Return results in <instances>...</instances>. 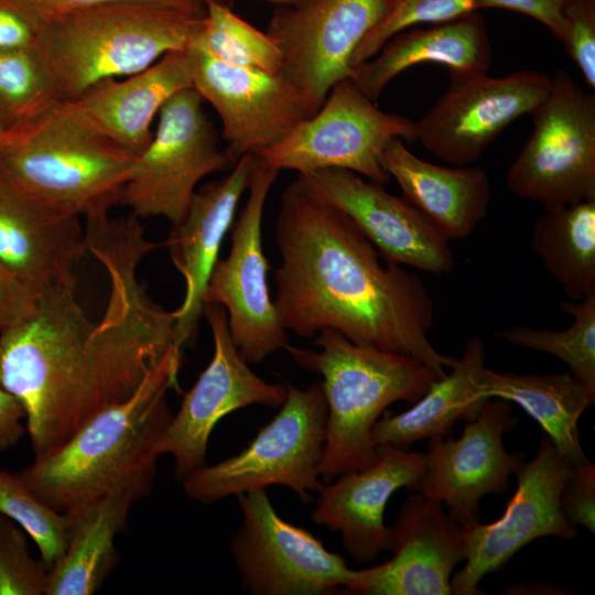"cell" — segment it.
<instances>
[{
	"mask_svg": "<svg viewBox=\"0 0 595 595\" xmlns=\"http://www.w3.org/2000/svg\"><path fill=\"white\" fill-rule=\"evenodd\" d=\"M108 213L86 217L85 229L87 251L110 282L102 318H88L73 277L40 291L33 313L0 332V385L24 407L35 458L129 399L163 356L177 349L175 312L152 301L137 277L158 244L144 237L137 216Z\"/></svg>",
	"mask_w": 595,
	"mask_h": 595,
	"instance_id": "obj_1",
	"label": "cell"
},
{
	"mask_svg": "<svg viewBox=\"0 0 595 595\" xmlns=\"http://www.w3.org/2000/svg\"><path fill=\"white\" fill-rule=\"evenodd\" d=\"M280 264L273 305L300 337L329 328L349 340L411 356L443 378L455 361L428 334L434 302L422 280L385 259L351 218L300 176L275 220Z\"/></svg>",
	"mask_w": 595,
	"mask_h": 595,
	"instance_id": "obj_2",
	"label": "cell"
},
{
	"mask_svg": "<svg viewBox=\"0 0 595 595\" xmlns=\"http://www.w3.org/2000/svg\"><path fill=\"white\" fill-rule=\"evenodd\" d=\"M183 353L172 348L137 391L89 420L63 445L15 475L51 508L72 507L111 494L134 501L151 491L156 445L171 414L166 394L178 390Z\"/></svg>",
	"mask_w": 595,
	"mask_h": 595,
	"instance_id": "obj_3",
	"label": "cell"
},
{
	"mask_svg": "<svg viewBox=\"0 0 595 595\" xmlns=\"http://www.w3.org/2000/svg\"><path fill=\"white\" fill-rule=\"evenodd\" d=\"M203 18L155 3L106 4L42 20L33 51L55 100L67 102L185 51Z\"/></svg>",
	"mask_w": 595,
	"mask_h": 595,
	"instance_id": "obj_4",
	"label": "cell"
},
{
	"mask_svg": "<svg viewBox=\"0 0 595 595\" xmlns=\"http://www.w3.org/2000/svg\"><path fill=\"white\" fill-rule=\"evenodd\" d=\"M314 345L285 350L302 369L321 376L327 405L326 435L318 474L328 484L378 458L372 428L392 403H414L440 379L420 360L399 353L356 344L325 328Z\"/></svg>",
	"mask_w": 595,
	"mask_h": 595,
	"instance_id": "obj_5",
	"label": "cell"
},
{
	"mask_svg": "<svg viewBox=\"0 0 595 595\" xmlns=\"http://www.w3.org/2000/svg\"><path fill=\"white\" fill-rule=\"evenodd\" d=\"M138 155L68 113L60 102L8 130L0 167L45 202L77 216L119 204Z\"/></svg>",
	"mask_w": 595,
	"mask_h": 595,
	"instance_id": "obj_6",
	"label": "cell"
},
{
	"mask_svg": "<svg viewBox=\"0 0 595 595\" xmlns=\"http://www.w3.org/2000/svg\"><path fill=\"white\" fill-rule=\"evenodd\" d=\"M278 414L237 455L203 466L182 483L185 495L212 504L269 486L290 488L302 502L323 487L318 474L326 435L327 405L321 380L303 389L285 382Z\"/></svg>",
	"mask_w": 595,
	"mask_h": 595,
	"instance_id": "obj_7",
	"label": "cell"
},
{
	"mask_svg": "<svg viewBox=\"0 0 595 595\" xmlns=\"http://www.w3.org/2000/svg\"><path fill=\"white\" fill-rule=\"evenodd\" d=\"M531 116L533 131L508 169V190L545 209L595 199V95L559 69Z\"/></svg>",
	"mask_w": 595,
	"mask_h": 595,
	"instance_id": "obj_8",
	"label": "cell"
},
{
	"mask_svg": "<svg viewBox=\"0 0 595 595\" xmlns=\"http://www.w3.org/2000/svg\"><path fill=\"white\" fill-rule=\"evenodd\" d=\"M203 101L194 88H185L160 109L153 137L138 156L119 202L138 218L180 223L197 184L214 172L235 166L237 160L218 144Z\"/></svg>",
	"mask_w": 595,
	"mask_h": 595,
	"instance_id": "obj_9",
	"label": "cell"
},
{
	"mask_svg": "<svg viewBox=\"0 0 595 595\" xmlns=\"http://www.w3.org/2000/svg\"><path fill=\"white\" fill-rule=\"evenodd\" d=\"M415 140L414 121L381 110L349 78L337 82L320 109L283 140L257 154L281 171L344 169L385 185L381 155L392 139Z\"/></svg>",
	"mask_w": 595,
	"mask_h": 595,
	"instance_id": "obj_10",
	"label": "cell"
},
{
	"mask_svg": "<svg viewBox=\"0 0 595 595\" xmlns=\"http://www.w3.org/2000/svg\"><path fill=\"white\" fill-rule=\"evenodd\" d=\"M241 524L230 550L251 595H327L344 591L354 571L306 529L283 519L266 489L236 496Z\"/></svg>",
	"mask_w": 595,
	"mask_h": 595,
	"instance_id": "obj_11",
	"label": "cell"
},
{
	"mask_svg": "<svg viewBox=\"0 0 595 595\" xmlns=\"http://www.w3.org/2000/svg\"><path fill=\"white\" fill-rule=\"evenodd\" d=\"M279 172L257 158L229 255L217 260L204 293V305L224 307L231 339L248 364L261 363L289 344L270 299L261 236L264 204Z\"/></svg>",
	"mask_w": 595,
	"mask_h": 595,
	"instance_id": "obj_12",
	"label": "cell"
},
{
	"mask_svg": "<svg viewBox=\"0 0 595 595\" xmlns=\"http://www.w3.org/2000/svg\"><path fill=\"white\" fill-rule=\"evenodd\" d=\"M392 0H294L277 9L266 33L281 54L280 74L314 115L331 88L349 78L350 58Z\"/></svg>",
	"mask_w": 595,
	"mask_h": 595,
	"instance_id": "obj_13",
	"label": "cell"
},
{
	"mask_svg": "<svg viewBox=\"0 0 595 595\" xmlns=\"http://www.w3.org/2000/svg\"><path fill=\"white\" fill-rule=\"evenodd\" d=\"M450 72V86L414 121L415 140L440 160L469 165L516 119L531 115L551 88L544 73L521 69L504 77Z\"/></svg>",
	"mask_w": 595,
	"mask_h": 595,
	"instance_id": "obj_14",
	"label": "cell"
},
{
	"mask_svg": "<svg viewBox=\"0 0 595 595\" xmlns=\"http://www.w3.org/2000/svg\"><path fill=\"white\" fill-rule=\"evenodd\" d=\"M573 465L547 437L534 457L515 472L517 489L504 515L491 523L463 526L466 564L451 578V593L480 595L483 577L505 566L529 542L544 537H577L560 507L561 490Z\"/></svg>",
	"mask_w": 595,
	"mask_h": 595,
	"instance_id": "obj_15",
	"label": "cell"
},
{
	"mask_svg": "<svg viewBox=\"0 0 595 595\" xmlns=\"http://www.w3.org/2000/svg\"><path fill=\"white\" fill-rule=\"evenodd\" d=\"M214 354L212 360L184 393L156 445L158 455L174 458L175 478L183 482L206 465L209 436L227 414L253 404L278 409L286 396L285 383H270L256 375L235 346L221 305L205 304Z\"/></svg>",
	"mask_w": 595,
	"mask_h": 595,
	"instance_id": "obj_16",
	"label": "cell"
},
{
	"mask_svg": "<svg viewBox=\"0 0 595 595\" xmlns=\"http://www.w3.org/2000/svg\"><path fill=\"white\" fill-rule=\"evenodd\" d=\"M185 51L192 86L218 113L235 160L273 147L312 116L303 94L280 73L220 62L192 41Z\"/></svg>",
	"mask_w": 595,
	"mask_h": 595,
	"instance_id": "obj_17",
	"label": "cell"
},
{
	"mask_svg": "<svg viewBox=\"0 0 595 595\" xmlns=\"http://www.w3.org/2000/svg\"><path fill=\"white\" fill-rule=\"evenodd\" d=\"M518 424L509 401L487 400L461 437L428 440L425 467L415 491L446 505L459 524L479 521L480 499L508 489L509 476L524 462L522 452L509 453L504 435Z\"/></svg>",
	"mask_w": 595,
	"mask_h": 595,
	"instance_id": "obj_18",
	"label": "cell"
},
{
	"mask_svg": "<svg viewBox=\"0 0 595 595\" xmlns=\"http://www.w3.org/2000/svg\"><path fill=\"white\" fill-rule=\"evenodd\" d=\"M389 529L386 562L355 570L343 593L361 595H451L454 567L465 559L466 538L439 500L415 491Z\"/></svg>",
	"mask_w": 595,
	"mask_h": 595,
	"instance_id": "obj_19",
	"label": "cell"
},
{
	"mask_svg": "<svg viewBox=\"0 0 595 595\" xmlns=\"http://www.w3.org/2000/svg\"><path fill=\"white\" fill-rule=\"evenodd\" d=\"M299 175L318 195L348 215L385 259L436 275L452 271L454 257L450 239L407 199L344 169Z\"/></svg>",
	"mask_w": 595,
	"mask_h": 595,
	"instance_id": "obj_20",
	"label": "cell"
},
{
	"mask_svg": "<svg viewBox=\"0 0 595 595\" xmlns=\"http://www.w3.org/2000/svg\"><path fill=\"white\" fill-rule=\"evenodd\" d=\"M377 451L371 466L324 484L311 513L314 523L338 532L346 552L364 564L388 551L383 512L390 497L402 487L415 490L425 467L421 452L388 444L378 445Z\"/></svg>",
	"mask_w": 595,
	"mask_h": 595,
	"instance_id": "obj_21",
	"label": "cell"
},
{
	"mask_svg": "<svg viewBox=\"0 0 595 595\" xmlns=\"http://www.w3.org/2000/svg\"><path fill=\"white\" fill-rule=\"evenodd\" d=\"M86 251L79 216L34 195L0 167V264L39 294L75 277Z\"/></svg>",
	"mask_w": 595,
	"mask_h": 595,
	"instance_id": "obj_22",
	"label": "cell"
},
{
	"mask_svg": "<svg viewBox=\"0 0 595 595\" xmlns=\"http://www.w3.org/2000/svg\"><path fill=\"white\" fill-rule=\"evenodd\" d=\"M256 161L255 155L245 154L226 176L196 190L185 216L173 225L164 242L185 281L183 302L174 311L175 346L181 351L196 334L209 275L238 203L248 190Z\"/></svg>",
	"mask_w": 595,
	"mask_h": 595,
	"instance_id": "obj_23",
	"label": "cell"
},
{
	"mask_svg": "<svg viewBox=\"0 0 595 595\" xmlns=\"http://www.w3.org/2000/svg\"><path fill=\"white\" fill-rule=\"evenodd\" d=\"M186 51L171 52L151 66L109 80L84 96L60 105L91 130L140 155L149 145L152 122L176 93L193 88Z\"/></svg>",
	"mask_w": 595,
	"mask_h": 595,
	"instance_id": "obj_24",
	"label": "cell"
},
{
	"mask_svg": "<svg viewBox=\"0 0 595 595\" xmlns=\"http://www.w3.org/2000/svg\"><path fill=\"white\" fill-rule=\"evenodd\" d=\"M383 171L399 184L405 199L451 239L468 237L488 214L491 188L478 165H436L392 139L381 155Z\"/></svg>",
	"mask_w": 595,
	"mask_h": 595,
	"instance_id": "obj_25",
	"label": "cell"
},
{
	"mask_svg": "<svg viewBox=\"0 0 595 595\" xmlns=\"http://www.w3.org/2000/svg\"><path fill=\"white\" fill-rule=\"evenodd\" d=\"M493 60L485 21L477 12L428 29L411 28L354 66L349 79L372 101L403 71L435 63L448 71L487 73Z\"/></svg>",
	"mask_w": 595,
	"mask_h": 595,
	"instance_id": "obj_26",
	"label": "cell"
},
{
	"mask_svg": "<svg viewBox=\"0 0 595 595\" xmlns=\"http://www.w3.org/2000/svg\"><path fill=\"white\" fill-rule=\"evenodd\" d=\"M485 360L483 340L478 336L469 337L451 371L436 379L411 408L376 422L375 445L409 450L419 441L451 435L458 421L465 423L475 419L490 399L483 385Z\"/></svg>",
	"mask_w": 595,
	"mask_h": 595,
	"instance_id": "obj_27",
	"label": "cell"
},
{
	"mask_svg": "<svg viewBox=\"0 0 595 595\" xmlns=\"http://www.w3.org/2000/svg\"><path fill=\"white\" fill-rule=\"evenodd\" d=\"M134 499L111 494L69 508V537L63 558L47 574L44 595H91L118 561L116 536L126 527Z\"/></svg>",
	"mask_w": 595,
	"mask_h": 595,
	"instance_id": "obj_28",
	"label": "cell"
},
{
	"mask_svg": "<svg viewBox=\"0 0 595 595\" xmlns=\"http://www.w3.org/2000/svg\"><path fill=\"white\" fill-rule=\"evenodd\" d=\"M483 385L489 398L519 404L572 464L587 458L577 423L595 401V391L570 371L552 375L498 372L485 367Z\"/></svg>",
	"mask_w": 595,
	"mask_h": 595,
	"instance_id": "obj_29",
	"label": "cell"
},
{
	"mask_svg": "<svg viewBox=\"0 0 595 595\" xmlns=\"http://www.w3.org/2000/svg\"><path fill=\"white\" fill-rule=\"evenodd\" d=\"M531 246L569 299L595 292V199L545 209Z\"/></svg>",
	"mask_w": 595,
	"mask_h": 595,
	"instance_id": "obj_30",
	"label": "cell"
},
{
	"mask_svg": "<svg viewBox=\"0 0 595 595\" xmlns=\"http://www.w3.org/2000/svg\"><path fill=\"white\" fill-rule=\"evenodd\" d=\"M573 320L565 329L515 325L499 333L506 343L545 353L564 363L570 372L595 391V292L580 301H561Z\"/></svg>",
	"mask_w": 595,
	"mask_h": 595,
	"instance_id": "obj_31",
	"label": "cell"
},
{
	"mask_svg": "<svg viewBox=\"0 0 595 595\" xmlns=\"http://www.w3.org/2000/svg\"><path fill=\"white\" fill-rule=\"evenodd\" d=\"M192 42L212 57L240 67L279 73L281 54L262 32L232 11V8L210 2L205 6Z\"/></svg>",
	"mask_w": 595,
	"mask_h": 595,
	"instance_id": "obj_32",
	"label": "cell"
},
{
	"mask_svg": "<svg viewBox=\"0 0 595 595\" xmlns=\"http://www.w3.org/2000/svg\"><path fill=\"white\" fill-rule=\"evenodd\" d=\"M0 515L18 523L37 545L48 570L64 555L69 518L41 501L15 475L0 469Z\"/></svg>",
	"mask_w": 595,
	"mask_h": 595,
	"instance_id": "obj_33",
	"label": "cell"
},
{
	"mask_svg": "<svg viewBox=\"0 0 595 595\" xmlns=\"http://www.w3.org/2000/svg\"><path fill=\"white\" fill-rule=\"evenodd\" d=\"M56 102L33 50L0 52V119L8 130L28 122Z\"/></svg>",
	"mask_w": 595,
	"mask_h": 595,
	"instance_id": "obj_34",
	"label": "cell"
},
{
	"mask_svg": "<svg viewBox=\"0 0 595 595\" xmlns=\"http://www.w3.org/2000/svg\"><path fill=\"white\" fill-rule=\"evenodd\" d=\"M479 9L478 0H392L380 21L354 51L350 66L375 56L392 36L404 30L424 23H446Z\"/></svg>",
	"mask_w": 595,
	"mask_h": 595,
	"instance_id": "obj_35",
	"label": "cell"
},
{
	"mask_svg": "<svg viewBox=\"0 0 595 595\" xmlns=\"http://www.w3.org/2000/svg\"><path fill=\"white\" fill-rule=\"evenodd\" d=\"M26 532L0 515V595H44L48 567L29 551Z\"/></svg>",
	"mask_w": 595,
	"mask_h": 595,
	"instance_id": "obj_36",
	"label": "cell"
},
{
	"mask_svg": "<svg viewBox=\"0 0 595 595\" xmlns=\"http://www.w3.org/2000/svg\"><path fill=\"white\" fill-rule=\"evenodd\" d=\"M562 43L583 75L595 87V1L569 0L564 8Z\"/></svg>",
	"mask_w": 595,
	"mask_h": 595,
	"instance_id": "obj_37",
	"label": "cell"
},
{
	"mask_svg": "<svg viewBox=\"0 0 595 595\" xmlns=\"http://www.w3.org/2000/svg\"><path fill=\"white\" fill-rule=\"evenodd\" d=\"M560 507L572 526L595 532V465L588 458L573 465L561 490Z\"/></svg>",
	"mask_w": 595,
	"mask_h": 595,
	"instance_id": "obj_38",
	"label": "cell"
},
{
	"mask_svg": "<svg viewBox=\"0 0 595 595\" xmlns=\"http://www.w3.org/2000/svg\"><path fill=\"white\" fill-rule=\"evenodd\" d=\"M39 25L21 0H0V52L33 50Z\"/></svg>",
	"mask_w": 595,
	"mask_h": 595,
	"instance_id": "obj_39",
	"label": "cell"
},
{
	"mask_svg": "<svg viewBox=\"0 0 595 595\" xmlns=\"http://www.w3.org/2000/svg\"><path fill=\"white\" fill-rule=\"evenodd\" d=\"M41 22L55 15L122 2H144L167 6L191 14L205 15V6L198 0H21Z\"/></svg>",
	"mask_w": 595,
	"mask_h": 595,
	"instance_id": "obj_40",
	"label": "cell"
},
{
	"mask_svg": "<svg viewBox=\"0 0 595 595\" xmlns=\"http://www.w3.org/2000/svg\"><path fill=\"white\" fill-rule=\"evenodd\" d=\"M37 295L0 264V332L28 318L35 310Z\"/></svg>",
	"mask_w": 595,
	"mask_h": 595,
	"instance_id": "obj_41",
	"label": "cell"
},
{
	"mask_svg": "<svg viewBox=\"0 0 595 595\" xmlns=\"http://www.w3.org/2000/svg\"><path fill=\"white\" fill-rule=\"evenodd\" d=\"M480 9L512 10L541 22L562 41L565 30L564 8L569 0H478Z\"/></svg>",
	"mask_w": 595,
	"mask_h": 595,
	"instance_id": "obj_42",
	"label": "cell"
},
{
	"mask_svg": "<svg viewBox=\"0 0 595 595\" xmlns=\"http://www.w3.org/2000/svg\"><path fill=\"white\" fill-rule=\"evenodd\" d=\"M25 416L19 399L0 385V452L13 447L21 440L26 430L21 422Z\"/></svg>",
	"mask_w": 595,
	"mask_h": 595,
	"instance_id": "obj_43",
	"label": "cell"
},
{
	"mask_svg": "<svg viewBox=\"0 0 595 595\" xmlns=\"http://www.w3.org/2000/svg\"><path fill=\"white\" fill-rule=\"evenodd\" d=\"M198 1H201L204 6L210 2H215V3L224 4L230 8H232V3H234V0H198Z\"/></svg>",
	"mask_w": 595,
	"mask_h": 595,
	"instance_id": "obj_44",
	"label": "cell"
},
{
	"mask_svg": "<svg viewBox=\"0 0 595 595\" xmlns=\"http://www.w3.org/2000/svg\"><path fill=\"white\" fill-rule=\"evenodd\" d=\"M8 129L3 125L2 120L0 119V147L2 145L4 138L7 136Z\"/></svg>",
	"mask_w": 595,
	"mask_h": 595,
	"instance_id": "obj_45",
	"label": "cell"
},
{
	"mask_svg": "<svg viewBox=\"0 0 595 595\" xmlns=\"http://www.w3.org/2000/svg\"><path fill=\"white\" fill-rule=\"evenodd\" d=\"M270 1L279 2V3H291V2H293L294 0H270Z\"/></svg>",
	"mask_w": 595,
	"mask_h": 595,
	"instance_id": "obj_46",
	"label": "cell"
},
{
	"mask_svg": "<svg viewBox=\"0 0 595 595\" xmlns=\"http://www.w3.org/2000/svg\"><path fill=\"white\" fill-rule=\"evenodd\" d=\"M592 1H595V0H592Z\"/></svg>",
	"mask_w": 595,
	"mask_h": 595,
	"instance_id": "obj_47",
	"label": "cell"
}]
</instances>
